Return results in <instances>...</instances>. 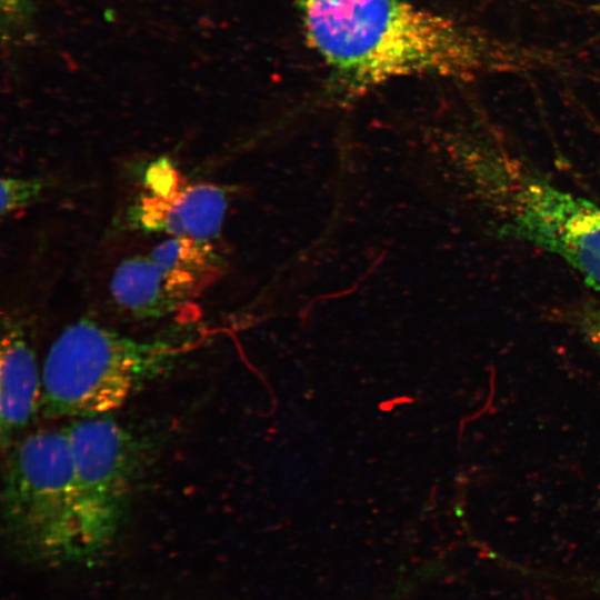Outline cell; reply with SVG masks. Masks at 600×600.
Returning a JSON list of instances; mask_svg holds the SVG:
<instances>
[{
  "label": "cell",
  "mask_w": 600,
  "mask_h": 600,
  "mask_svg": "<svg viewBox=\"0 0 600 600\" xmlns=\"http://www.w3.org/2000/svg\"><path fill=\"white\" fill-rule=\"evenodd\" d=\"M418 577H409L403 581H400L396 588L387 593L380 600H406L413 589L417 586Z\"/></svg>",
  "instance_id": "cell-13"
},
{
  "label": "cell",
  "mask_w": 600,
  "mask_h": 600,
  "mask_svg": "<svg viewBox=\"0 0 600 600\" xmlns=\"http://www.w3.org/2000/svg\"><path fill=\"white\" fill-rule=\"evenodd\" d=\"M44 182L37 178L4 177L1 179V216L32 204L41 197Z\"/></svg>",
  "instance_id": "cell-10"
},
{
  "label": "cell",
  "mask_w": 600,
  "mask_h": 600,
  "mask_svg": "<svg viewBox=\"0 0 600 600\" xmlns=\"http://www.w3.org/2000/svg\"><path fill=\"white\" fill-rule=\"evenodd\" d=\"M4 454L1 512L9 549L39 564L84 562L66 428L20 437Z\"/></svg>",
  "instance_id": "cell-4"
},
{
  "label": "cell",
  "mask_w": 600,
  "mask_h": 600,
  "mask_svg": "<svg viewBox=\"0 0 600 600\" xmlns=\"http://www.w3.org/2000/svg\"><path fill=\"white\" fill-rule=\"evenodd\" d=\"M170 287L187 303L219 278L226 267L213 242L170 237L148 254Z\"/></svg>",
  "instance_id": "cell-9"
},
{
  "label": "cell",
  "mask_w": 600,
  "mask_h": 600,
  "mask_svg": "<svg viewBox=\"0 0 600 600\" xmlns=\"http://www.w3.org/2000/svg\"><path fill=\"white\" fill-rule=\"evenodd\" d=\"M228 207L223 188L210 183L179 187L167 194L146 193L128 210L137 230L213 242L221 234Z\"/></svg>",
  "instance_id": "cell-6"
},
{
  "label": "cell",
  "mask_w": 600,
  "mask_h": 600,
  "mask_svg": "<svg viewBox=\"0 0 600 600\" xmlns=\"http://www.w3.org/2000/svg\"><path fill=\"white\" fill-rule=\"evenodd\" d=\"M576 326L584 341L600 354V302L581 309Z\"/></svg>",
  "instance_id": "cell-12"
},
{
  "label": "cell",
  "mask_w": 600,
  "mask_h": 600,
  "mask_svg": "<svg viewBox=\"0 0 600 600\" xmlns=\"http://www.w3.org/2000/svg\"><path fill=\"white\" fill-rule=\"evenodd\" d=\"M146 187L149 193L167 194L180 187L179 173L168 159L152 162L146 171Z\"/></svg>",
  "instance_id": "cell-11"
},
{
  "label": "cell",
  "mask_w": 600,
  "mask_h": 600,
  "mask_svg": "<svg viewBox=\"0 0 600 600\" xmlns=\"http://www.w3.org/2000/svg\"><path fill=\"white\" fill-rule=\"evenodd\" d=\"M109 288L117 306L138 319L164 318L186 303L149 256H134L120 262Z\"/></svg>",
  "instance_id": "cell-8"
},
{
  "label": "cell",
  "mask_w": 600,
  "mask_h": 600,
  "mask_svg": "<svg viewBox=\"0 0 600 600\" xmlns=\"http://www.w3.org/2000/svg\"><path fill=\"white\" fill-rule=\"evenodd\" d=\"M444 149L498 216L501 233L560 257L600 291V206L552 186L489 142L450 139Z\"/></svg>",
  "instance_id": "cell-2"
},
{
  "label": "cell",
  "mask_w": 600,
  "mask_h": 600,
  "mask_svg": "<svg viewBox=\"0 0 600 600\" xmlns=\"http://www.w3.org/2000/svg\"><path fill=\"white\" fill-rule=\"evenodd\" d=\"M178 332L136 339L89 318L67 326L42 367L40 414L49 419L110 414L148 382L167 373L198 346Z\"/></svg>",
  "instance_id": "cell-3"
},
{
  "label": "cell",
  "mask_w": 600,
  "mask_h": 600,
  "mask_svg": "<svg viewBox=\"0 0 600 600\" xmlns=\"http://www.w3.org/2000/svg\"><path fill=\"white\" fill-rule=\"evenodd\" d=\"M42 371L22 328L2 323L0 346V443L4 453L40 412Z\"/></svg>",
  "instance_id": "cell-7"
},
{
  "label": "cell",
  "mask_w": 600,
  "mask_h": 600,
  "mask_svg": "<svg viewBox=\"0 0 600 600\" xmlns=\"http://www.w3.org/2000/svg\"><path fill=\"white\" fill-rule=\"evenodd\" d=\"M71 457L76 510L83 561L116 541L129 508L133 446L110 414L74 419L64 427Z\"/></svg>",
  "instance_id": "cell-5"
},
{
  "label": "cell",
  "mask_w": 600,
  "mask_h": 600,
  "mask_svg": "<svg viewBox=\"0 0 600 600\" xmlns=\"http://www.w3.org/2000/svg\"><path fill=\"white\" fill-rule=\"evenodd\" d=\"M312 49L351 97L413 76L479 70L482 46L453 20L411 0H291Z\"/></svg>",
  "instance_id": "cell-1"
}]
</instances>
